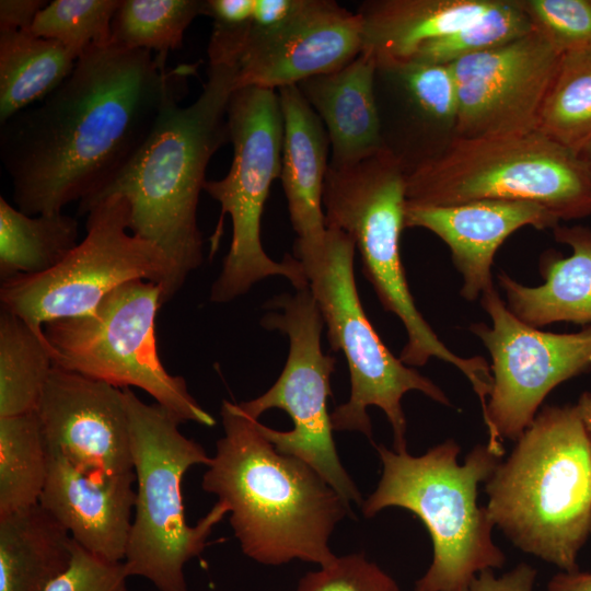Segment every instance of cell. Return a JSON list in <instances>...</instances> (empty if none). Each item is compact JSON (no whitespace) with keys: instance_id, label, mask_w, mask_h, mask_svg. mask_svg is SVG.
<instances>
[{"instance_id":"ffe728a7","label":"cell","mask_w":591,"mask_h":591,"mask_svg":"<svg viewBox=\"0 0 591 591\" xmlns=\"http://www.w3.org/2000/svg\"><path fill=\"white\" fill-rule=\"evenodd\" d=\"M283 119L280 179L297 240L293 256H316L326 234L323 190L329 167L327 131L298 86L277 90Z\"/></svg>"},{"instance_id":"60d3db41","label":"cell","mask_w":591,"mask_h":591,"mask_svg":"<svg viewBox=\"0 0 591 591\" xmlns=\"http://www.w3.org/2000/svg\"><path fill=\"white\" fill-rule=\"evenodd\" d=\"M576 407L591 439V392H583L579 396Z\"/></svg>"},{"instance_id":"4fadbf2b","label":"cell","mask_w":591,"mask_h":591,"mask_svg":"<svg viewBox=\"0 0 591 591\" xmlns=\"http://www.w3.org/2000/svg\"><path fill=\"white\" fill-rule=\"evenodd\" d=\"M270 311L260 320L268 331L289 338L286 364L274 385L260 396L237 403L247 416L258 417L271 408L285 410L293 428L279 431L259 422L262 433L281 454L312 466L350 505L362 506L361 495L344 468L333 439L327 398L335 358L324 354L321 337L324 321L309 287L274 297L265 304Z\"/></svg>"},{"instance_id":"d4e9b609","label":"cell","mask_w":591,"mask_h":591,"mask_svg":"<svg viewBox=\"0 0 591 591\" xmlns=\"http://www.w3.org/2000/svg\"><path fill=\"white\" fill-rule=\"evenodd\" d=\"M77 60L57 40L0 30V124L44 100L70 76Z\"/></svg>"},{"instance_id":"603a6c76","label":"cell","mask_w":591,"mask_h":591,"mask_svg":"<svg viewBox=\"0 0 591 591\" xmlns=\"http://www.w3.org/2000/svg\"><path fill=\"white\" fill-rule=\"evenodd\" d=\"M495 0H368L359 4L362 50L376 66L410 61L426 43L457 31Z\"/></svg>"},{"instance_id":"f546056e","label":"cell","mask_w":591,"mask_h":591,"mask_svg":"<svg viewBox=\"0 0 591 591\" xmlns=\"http://www.w3.org/2000/svg\"><path fill=\"white\" fill-rule=\"evenodd\" d=\"M207 15V0H121L112 22L111 42L166 59L182 47L189 24Z\"/></svg>"},{"instance_id":"8d00e7d4","label":"cell","mask_w":591,"mask_h":591,"mask_svg":"<svg viewBox=\"0 0 591 591\" xmlns=\"http://www.w3.org/2000/svg\"><path fill=\"white\" fill-rule=\"evenodd\" d=\"M47 3L43 0H1L0 30L31 31L37 13Z\"/></svg>"},{"instance_id":"7a4b0ae2","label":"cell","mask_w":591,"mask_h":591,"mask_svg":"<svg viewBox=\"0 0 591 591\" xmlns=\"http://www.w3.org/2000/svg\"><path fill=\"white\" fill-rule=\"evenodd\" d=\"M220 416L223 436L201 486L228 509L243 554L269 566L332 564L329 537L350 505L308 463L279 453L237 404L223 401Z\"/></svg>"},{"instance_id":"d590c367","label":"cell","mask_w":591,"mask_h":591,"mask_svg":"<svg viewBox=\"0 0 591 591\" xmlns=\"http://www.w3.org/2000/svg\"><path fill=\"white\" fill-rule=\"evenodd\" d=\"M536 570L528 564H520L511 571L496 578L493 569L479 572L468 591H533Z\"/></svg>"},{"instance_id":"e0dca14e","label":"cell","mask_w":591,"mask_h":591,"mask_svg":"<svg viewBox=\"0 0 591 591\" xmlns=\"http://www.w3.org/2000/svg\"><path fill=\"white\" fill-rule=\"evenodd\" d=\"M362 50L361 21L332 0H300L266 32L251 30L237 60V89L278 90L340 69Z\"/></svg>"},{"instance_id":"d6a6232c","label":"cell","mask_w":591,"mask_h":591,"mask_svg":"<svg viewBox=\"0 0 591 591\" xmlns=\"http://www.w3.org/2000/svg\"><path fill=\"white\" fill-rule=\"evenodd\" d=\"M531 23L561 55L591 48V0H520Z\"/></svg>"},{"instance_id":"cb8c5ba5","label":"cell","mask_w":591,"mask_h":591,"mask_svg":"<svg viewBox=\"0 0 591 591\" xmlns=\"http://www.w3.org/2000/svg\"><path fill=\"white\" fill-rule=\"evenodd\" d=\"M73 546L39 503L0 517V591H45L69 567Z\"/></svg>"},{"instance_id":"5bb4252c","label":"cell","mask_w":591,"mask_h":591,"mask_svg":"<svg viewBox=\"0 0 591 591\" xmlns=\"http://www.w3.org/2000/svg\"><path fill=\"white\" fill-rule=\"evenodd\" d=\"M491 326L473 323L491 358L493 386L483 412L490 451L501 457L502 438L518 440L545 397L559 384L591 370V325L557 334L532 327L508 309L495 287L480 297Z\"/></svg>"},{"instance_id":"83f0119b","label":"cell","mask_w":591,"mask_h":591,"mask_svg":"<svg viewBox=\"0 0 591 591\" xmlns=\"http://www.w3.org/2000/svg\"><path fill=\"white\" fill-rule=\"evenodd\" d=\"M48 465L36 412L0 417V517L39 502Z\"/></svg>"},{"instance_id":"3957f363","label":"cell","mask_w":591,"mask_h":591,"mask_svg":"<svg viewBox=\"0 0 591 591\" xmlns=\"http://www.w3.org/2000/svg\"><path fill=\"white\" fill-rule=\"evenodd\" d=\"M236 82V66L209 62L199 96L187 106L170 102L129 163L78 207V215L84 216L108 196L126 199L130 232L157 245L172 265L163 304L204 260L199 196L210 159L230 142L227 108Z\"/></svg>"},{"instance_id":"7c38bea8","label":"cell","mask_w":591,"mask_h":591,"mask_svg":"<svg viewBox=\"0 0 591 591\" xmlns=\"http://www.w3.org/2000/svg\"><path fill=\"white\" fill-rule=\"evenodd\" d=\"M84 216L86 234L62 262L1 282V308L38 332L55 320L92 314L108 293L134 280L158 283L163 303L172 265L157 245L130 232L126 199L108 196Z\"/></svg>"},{"instance_id":"4316f807","label":"cell","mask_w":591,"mask_h":591,"mask_svg":"<svg viewBox=\"0 0 591 591\" xmlns=\"http://www.w3.org/2000/svg\"><path fill=\"white\" fill-rule=\"evenodd\" d=\"M54 366L44 332L1 308L0 417L35 412Z\"/></svg>"},{"instance_id":"277c9868","label":"cell","mask_w":591,"mask_h":591,"mask_svg":"<svg viewBox=\"0 0 591 591\" xmlns=\"http://www.w3.org/2000/svg\"><path fill=\"white\" fill-rule=\"evenodd\" d=\"M486 482L495 526L521 551L579 570L591 536V439L576 405L545 406Z\"/></svg>"},{"instance_id":"8992f818","label":"cell","mask_w":591,"mask_h":591,"mask_svg":"<svg viewBox=\"0 0 591 591\" xmlns=\"http://www.w3.org/2000/svg\"><path fill=\"white\" fill-rule=\"evenodd\" d=\"M406 170L392 152H382L352 166L328 167L323 190L326 228L349 234L359 251L362 273L386 312L403 323L407 341L399 359L422 367L431 358L457 368L484 403L493 386L485 358L452 352L417 309L401 256L405 229Z\"/></svg>"},{"instance_id":"484cf974","label":"cell","mask_w":591,"mask_h":591,"mask_svg":"<svg viewBox=\"0 0 591 591\" xmlns=\"http://www.w3.org/2000/svg\"><path fill=\"white\" fill-rule=\"evenodd\" d=\"M79 224L63 212L30 216L0 197V279L44 274L79 244Z\"/></svg>"},{"instance_id":"30bf717a","label":"cell","mask_w":591,"mask_h":591,"mask_svg":"<svg viewBox=\"0 0 591 591\" xmlns=\"http://www.w3.org/2000/svg\"><path fill=\"white\" fill-rule=\"evenodd\" d=\"M356 244L341 230L326 228L315 257L301 263L326 326L332 350L341 352L350 374L349 399L331 413L333 430L359 431L372 439L369 406L382 409L391 424L394 451L406 450V419L402 398L419 391L451 406L445 393L430 379L406 366L384 345L369 321L357 289L354 260Z\"/></svg>"},{"instance_id":"74e56055","label":"cell","mask_w":591,"mask_h":591,"mask_svg":"<svg viewBox=\"0 0 591 591\" xmlns=\"http://www.w3.org/2000/svg\"><path fill=\"white\" fill-rule=\"evenodd\" d=\"M300 0H254L252 30L270 31L285 22L298 8Z\"/></svg>"},{"instance_id":"8fae6325","label":"cell","mask_w":591,"mask_h":591,"mask_svg":"<svg viewBox=\"0 0 591 591\" xmlns=\"http://www.w3.org/2000/svg\"><path fill=\"white\" fill-rule=\"evenodd\" d=\"M162 305L158 283L134 280L114 289L90 315L46 323L54 364L116 387L140 389L182 422L212 427L216 419L185 379L171 374L160 359L155 318Z\"/></svg>"},{"instance_id":"ba28073f","label":"cell","mask_w":591,"mask_h":591,"mask_svg":"<svg viewBox=\"0 0 591 591\" xmlns=\"http://www.w3.org/2000/svg\"><path fill=\"white\" fill-rule=\"evenodd\" d=\"M136 477V499L124 565L129 577L149 580L158 591H187L184 568L199 556L213 528L228 514L219 501L195 525L185 518L183 478L194 465H208L202 445L185 437L182 421L158 403L124 389Z\"/></svg>"},{"instance_id":"4dcf8cb0","label":"cell","mask_w":591,"mask_h":591,"mask_svg":"<svg viewBox=\"0 0 591 591\" xmlns=\"http://www.w3.org/2000/svg\"><path fill=\"white\" fill-rule=\"evenodd\" d=\"M534 30L520 0H495L479 18L424 44L412 60L426 63H452L463 57L484 53Z\"/></svg>"},{"instance_id":"2e32d148","label":"cell","mask_w":591,"mask_h":591,"mask_svg":"<svg viewBox=\"0 0 591 591\" xmlns=\"http://www.w3.org/2000/svg\"><path fill=\"white\" fill-rule=\"evenodd\" d=\"M35 412L48 452L89 473L134 472L124 390L54 366Z\"/></svg>"},{"instance_id":"5b68a950","label":"cell","mask_w":591,"mask_h":591,"mask_svg":"<svg viewBox=\"0 0 591 591\" xmlns=\"http://www.w3.org/2000/svg\"><path fill=\"white\" fill-rule=\"evenodd\" d=\"M376 450L382 476L362 513L370 518L387 507L407 509L432 538L433 559L415 591H468L479 572L503 566L505 555L491 538L495 525L486 507L477 505V485L491 476L500 459L488 445H476L463 465L451 439L421 456L384 445Z\"/></svg>"},{"instance_id":"52a82bcc","label":"cell","mask_w":591,"mask_h":591,"mask_svg":"<svg viewBox=\"0 0 591 591\" xmlns=\"http://www.w3.org/2000/svg\"><path fill=\"white\" fill-rule=\"evenodd\" d=\"M407 202L450 206L475 200L529 201L557 219L591 216V167L543 134L451 136L406 177Z\"/></svg>"},{"instance_id":"9a60e30c","label":"cell","mask_w":591,"mask_h":591,"mask_svg":"<svg viewBox=\"0 0 591 591\" xmlns=\"http://www.w3.org/2000/svg\"><path fill=\"white\" fill-rule=\"evenodd\" d=\"M561 54L536 30L452 63L459 108L453 136L509 137L537 131Z\"/></svg>"},{"instance_id":"e575fe53","label":"cell","mask_w":591,"mask_h":591,"mask_svg":"<svg viewBox=\"0 0 591 591\" xmlns=\"http://www.w3.org/2000/svg\"><path fill=\"white\" fill-rule=\"evenodd\" d=\"M124 561L100 558L74 542L71 563L45 591H130Z\"/></svg>"},{"instance_id":"836d02e7","label":"cell","mask_w":591,"mask_h":591,"mask_svg":"<svg viewBox=\"0 0 591 591\" xmlns=\"http://www.w3.org/2000/svg\"><path fill=\"white\" fill-rule=\"evenodd\" d=\"M296 591H401L395 580L363 554H350L303 576Z\"/></svg>"},{"instance_id":"6da1fadb","label":"cell","mask_w":591,"mask_h":591,"mask_svg":"<svg viewBox=\"0 0 591 591\" xmlns=\"http://www.w3.org/2000/svg\"><path fill=\"white\" fill-rule=\"evenodd\" d=\"M195 65L112 42L85 50L70 76L0 128V158L14 205L62 212L99 194L132 159L161 112L186 91Z\"/></svg>"},{"instance_id":"7402d4cb","label":"cell","mask_w":591,"mask_h":591,"mask_svg":"<svg viewBox=\"0 0 591 591\" xmlns=\"http://www.w3.org/2000/svg\"><path fill=\"white\" fill-rule=\"evenodd\" d=\"M558 243L571 255L548 250L541 256L544 283L529 287L507 273L498 274L510 312L523 323L538 328L557 322L591 325V228L560 225L553 229Z\"/></svg>"},{"instance_id":"f1b7e54d","label":"cell","mask_w":591,"mask_h":591,"mask_svg":"<svg viewBox=\"0 0 591 591\" xmlns=\"http://www.w3.org/2000/svg\"><path fill=\"white\" fill-rule=\"evenodd\" d=\"M537 131L572 152H591V48L563 54Z\"/></svg>"},{"instance_id":"ac0fdd59","label":"cell","mask_w":591,"mask_h":591,"mask_svg":"<svg viewBox=\"0 0 591 591\" xmlns=\"http://www.w3.org/2000/svg\"><path fill=\"white\" fill-rule=\"evenodd\" d=\"M559 222L546 208L529 201L475 200L450 206L406 202L405 209V228L429 230L448 245L462 276L460 294L467 301L495 287L491 266L507 237L523 227L553 230Z\"/></svg>"},{"instance_id":"1f68e13d","label":"cell","mask_w":591,"mask_h":591,"mask_svg":"<svg viewBox=\"0 0 591 591\" xmlns=\"http://www.w3.org/2000/svg\"><path fill=\"white\" fill-rule=\"evenodd\" d=\"M121 0H54L36 15L31 32L61 43L78 58L111 43L112 22Z\"/></svg>"},{"instance_id":"44dd1931","label":"cell","mask_w":591,"mask_h":591,"mask_svg":"<svg viewBox=\"0 0 591 591\" xmlns=\"http://www.w3.org/2000/svg\"><path fill=\"white\" fill-rule=\"evenodd\" d=\"M375 72V58L361 50L340 69L296 84L327 131L331 167L352 166L385 150Z\"/></svg>"},{"instance_id":"9c48e42d","label":"cell","mask_w":591,"mask_h":591,"mask_svg":"<svg viewBox=\"0 0 591 591\" xmlns=\"http://www.w3.org/2000/svg\"><path fill=\"white\" fill-rule=\"evenodd\" d=\"M227 120L233 147L230 170L224 177L204 185L221 207L211 254L217 252L224 216L229 215L232 222L230 248L211 286L210 301L229 303L273 276L288 279L296 290L308 288L302 264L290 254L281 262L274 260L260 239L264 207L281 172L283 119L277 90L236 89L229 100Z\"/></svg>"},{"instance_id":"d6986e66","label":"cell","mask_w":591,"mask_h":591,"mask_svg":"<svg viewBox=\"0 0 591 591\" xmlns=\"http://www.w3.org/2000/svg\"><path fill=\"white\" fill-rule=\"evenodd\" d=\"M135 473L102 475L84 472L49 452L48 475L39 505L91 554L124 561L136 490Z\"/></svg>"},{"instance_id":"ab89813d","label":"cell","mask_w":591,"mask_h":591,"mask_svg":"<svg viewBox=\"0 0 591 591\" xmlns=\"http://www.w3.org/2000/svg\"><path fill=\"white\" fill-rule=\"evenodd\" d=\"M548 591H591V572L560 571L547 584Z\"/></svg>"},{"instance_id":"b9f144b4","label":"cell","mask_w":591,"mask_h":591,"mask_svg":"<svg viewBox=\"0 0 591 591\" xmlns=\"http://www.w3.org/2000/svg\"><path fill=\"white\" fill-rule=\"evenodd\" d=\"M588 159H589L590 167H591V152H590V154L588 155Z\"/></svg>"},{"instance_id":"f35d334b","label":"cell","mask_w":591,"mask_h":591,"mask_svg":"<svg viewBox=\"0 0 591 591\" xmlns=\"http://www.w3.org/2000/svg\"><path fill=\"white\" fill-rule=\"evenodd\" d=\"M254 0H207V15L223 23H245L252 19Z\"/></svg>"}]
</instances>
